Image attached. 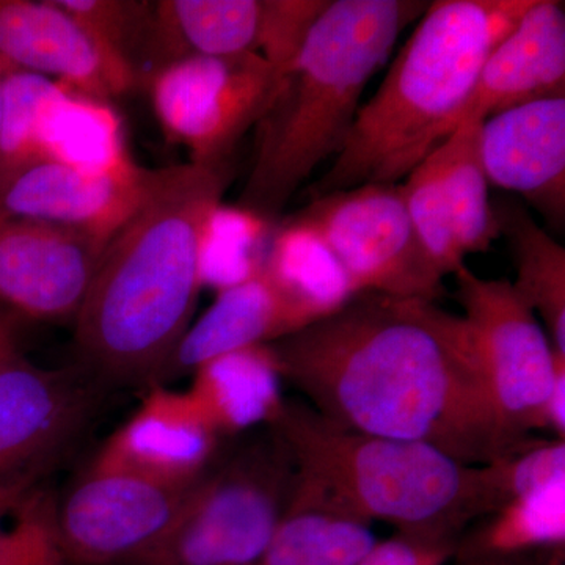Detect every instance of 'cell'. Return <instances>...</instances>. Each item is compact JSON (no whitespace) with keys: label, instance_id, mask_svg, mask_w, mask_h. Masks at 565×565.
I'll list each match as a JSON object with an SVG mask.
<instances>
[{"label":"cell","instance_id":"ba28073f","mask_svg":"<svg viewBox=\"0 0 565 565\" xmlns=\"http://www.w3.org/2000/svg\"><path fill=\"white\" fill-rule=\"evenodd\" d=\"M285 77L259 54L189 57L156 71L147 82L163 136L195 166L233 163L234 150L258 125Z\"/></svg>","mask_w":565,"mask_h":565},{"label":"cell","instance_id":"83f0119b","mask_svg":"<svg viewBox=\"0 0 565 565\" xmlns=\"http://www.w3.org/2000/svg\"><path fill=\"white\" fill-rule=\"evenodd\" d=\"M269 222L243 210L218 206L204 244L203 278L217 292L263 269L269 250Z\"/></svg>","mask_w":565,"mask_h":565},{"label":"cell","instance_id":"ac0fdd59","mask_svg":"<svg viewBox=\"0 0 565 565\" xmlns=\"http://www.w3.org/2000/svg\"><path fill=\"white\" fill-rule=\"evenodd\" d=\"M322 319L274 277L266 266L247 280L217 292L214 302L174 349L162 382L239 349L269 345Z\"/></svg>","mask_w":565,"mask_h":565},{"label":"cell","instance_id":"4dcf8cb0","mask_svg":"<svg viewBox=\"0 0 565 565\" xmlns=\"http://www.w3.org/2000/svg\"><path fill=\"white\" fill-rule=\"evenodd\" d=\"M92 35L120 55L136 74L140 68L151 21V2L140 0H57Z\"/></svg>","mask_w":565,"mask_h":565},{"label":"cell","instance_id":"836d02e7","mask_svg":"<svg viewBox=\"0 0 565 565\" xmlns=\"http://www.w3.org/2000/svg\"><path fill=\"white\" fill-rule=\"evenodd\" d=\"M456 546V539L396 533L375 542L353 565H446L455 557Z\"/></svg>","mask_w":565,"mask_h":565},{"label":"cell","instance_id":"d6a6232c","mask_svg":"<svg viewBox=\"0 0 565 565\" xmlns=\"http://www.w3.org/2000/svg\"><path fill=\"white\" fill-rule=\"evenodd\" d=\"M330 0H264L259 52L282 77L302 51L311 29Z\"/></svg>","mask_w":565,"mask_h":565},{"label":"cell","instance_id":"4316f807","mask_svg":"<svg viewBox=\"0 0 565 565\" xmlns=\"http://www.w3.org/2000/svg\"><path fill=\"white\" fill-rule=\"evenodd\" d=\"M62 84L10 68L0 115V193L14 178L41 161V122Z\"/></svg>","mask_w":565,"mask_h":565},{"label":"cell","instance_id":"cb8c5ba5","mask_svg":"<svg viewBox=\"0 0 565 565\" xmlns=\"http://www.w3.org/2000/svg\"><path fill=\"white\" fill-rule=\"evenodd\" d=\"M481 122H462L435 148L441 162L457 247L463 258L470 253L489 250L500 236L489 199L490 184L479 156Z\"/></svg>","mask_w":565,"mask_h":565},{"label":"cell","instance_id":"d4e9b609","mask_svg":"<svg viewBox=\"0 0 565 565\" xmlns=\"http://www.w3.org/2000/svg\"><path fill=\"white\" fill-rule=\"evenodd\" d=\"M375 542L366 523L289 504L269 544L247 565H353Z\"/></svg>","mask_w":565,"mask_h":565},{"label":"cell","instance_id":"603a6c76","mask_svg":"<svg viewBox=\"0 0 565 565\" xmlns=\"http://www.w3.org/2000/svg\"><path fill=\"white\" fill-rule=\"evenodd\" d=\"M565 482L515 498L486 515L473 533L457 541L456 559L522 556L539 548L564 552Z\"/></svg>","mask_w":565,"mask_h":565},{"label":"cell","instance_id":"277c9868","mask_svg":"<svg viewBox=\"0 0 565 565\" xmlns=\"http://www.w3.org/2000/svg\"><path fill=\"white\" fill-rule=\"evenodd\" d=\"M270 427L296 467L289 504L456 541L501 505L487 463L460 462L435 446L345 429L294 401Z\"/></svg>","mask_w":565,"mask_h":565},{"label":"cell","instance_id":"8d00e7d4","mask_svg":"<svg viewBox=\"0 0 565 565\" xmlns=\"http://www.w3.org/2000/svg\"><path fill=\"white\" fill-rule=\"evenodd\" d=\"M457 565H530L523 563L522 556L476 557V559L457 561Z\"/></svg>","mask_w":565,"mask_h":565},{"label":"cell","instance_id":"e0dca14e","mask_svg":"<svg viewBox=\"0 0 565 565\" xmlns=\"http://www.w3.org/2000/svg\"><path fill=\"white\" fill-rule=\"evenodd\" d=\"M553 98H565L564 3L533 0L522 20L490 52L456 128Z\"/></svg>","mask_w":565,"mask_h":565},{"label":"cell","instance_id":"5b68a950","mask_svg":"<svg viewBox=\"0 0 565 565\" xmlns=\"http://www.w3.org/2000/svg\"><path fill=\"white\" fill-rule=\"evenodd\" d=\"M427 6L419 0H330L256 125L255 158L239 207L273 221L316 167L340 152L367 82Z\"/></svg>","mask_w":565,"mask_h":565},{"label":"cell","instance_id":"7a4b0ae2","mask_svg":"<svg viewBox=\"0 0 565 565\" xmlns=\"http://www.w3.org/2000/svg\"><path fill=\"white\" fill-rule=\"evenodd\" d=\"M233 163H184L107 245L76 321L82 362L96 377L161 384L193 322L204 288L203 256L212 215Z\"/></svg>","mask_w":565,"mask_h":565},{"label":"cell","instance_id":"8fae6325","mask_svg":"<svg viewBox=\"0 0 565 565\" xmlns=\"http://www.w3.org/2000/svg\"><path fill=\"white\" fill-rule=\"evenodd\" d=\"M174 169H145L137 162L109 170L39 163L0 193V217L57 223L110 244L172 180Z\"/></svg>","mask_w":565,"mask_h":565},{"label":"cell","instance_id":"4fadbf2b","mask_svg":"<svg viewBox=\"0 0 565 565\" xmlns=\"http://www.w3.org/2000/svg\"><path fill=\"white\" fill-rule=\"evenodd\" d=\"M0 61L104 102L139 88L128 63L57 0H0Z\"/></svg>","mask_w":565,"mask_h":565},{"label":"cell","instance_id":"74e56055","mask_svg":"<svg viewBox=\"0 0 565 565\" xmlns=\"http://www.w3.org/2000/svg\"><path fill=\"white\" fill-rule=\"evenodd\" d=\"M7 70H9V66H7L6 63L0 61V115H2L3 87H6Z\"/></svg>","mask_w":565,"mask_h":565},{"label":"cell","instance_id":"9c48e42d","mask_svg":"<svg viewBox=\"0 0 565 565\" xmlns=\"http://www.w3.org/2000/svg\"><path fill=\"white\" fill-rule=\"evenodd\" d=\"M192 486L163 484L93 459L51 511L52 537L62 563H136L172 526Z\"/></svg>","mask_w":565,"mask_h":565},{"label":"cell","instance_id":"d590c367","mask_svg":"<svg viewBox=\"0 0 565 565\" xmlns=\"http://www.w3.org/2000/svg\"><path fill=\"white\" fill-rule=\"evenodd\" d=\"M17 345V316L0 308V355Z\"/></svg>","mask_w":565,"mask_h":565},{"label":"cell","instance_id":"5bb4252c","mask_svg":"<svg viewBox=\"0 0 565 565\" xmlns=\"http://www.w3.org/2000/svg\"><path fill=\"white\" fill-rule=\"evenodd\" d=\"M92 394L77 374L29 362L17 345L0 355V484L32 468L79 429Z\"/></svg>","mask_w":565,"mask_h":565},{"label":"cell","instance_id":"484cf974","mask_svg":"<svg viewBox=\"0 0 565 565\" xmlns=\"http://www.w3.org/2000/svg\"><path fill=\"white\" fill-rule=\"evenodd\" d=\"M264 266L321 318L340 310L356 294L329 248L292 217L273 232Z\"/></svg>","mask_w":565,"mask_h":565},{"label":"cell","instance_id":"30bf717a","mask_svg":"<svg viewBox=\"0 0 565 565\" xmlns=\"http://www.w3.org/2000/svg\"><path fill=\"white\" fill-rule=\"evenodd\" d=\"M452 275L493 403L516 437L530 438L544 429L557 359L565 355L512 281L479 277L467 264Z\"/></svg>","mask_w":565,"mask_h":565},{"label":"cell","instance_id":"8992f818","mask_svg":"<svg viewBox=\"0 0 565 565\" xmlns=\"http://www.w3.org/2000/svg\"><path fill=\"white\" fill-rule=\"evenodd\" d=\"M218 452L161 541L131 565H247L288 511L296 467L274 427Z\"/></svg>","mask_w":565,"mask_h":565},{"label":"cell","instance_id":"9a60e30c","mask_svg":"<svg viewBox=\"0 0 565 565\" xmlns=\"http://www.w3.org/2000/svg\"><path fill=\"white\" fill-rule=\"evenodd\" d=\"M489 184L522 195L556 230L565 221V98L500 111L481 122Z\"/></svg>","mask_w":565,"mask_h":565},{"label":"cell","instance_id":"1f68e13d","mask_svg":"<svg viewBox=\"0 0 565 565\" xmlns=\"http://www.w3.org/2000/svg\"><path fill=\"white\" fill-rule=\"evenodd\" d=\"M501 505L565 482V440H533L487 463Z\"/></svg>","mask_w":565,"mask_h":565},{"label":"cell","instance_id":"52a82bcc","mask_svg":"<svg viewBox=\"0 0 565 565\" xmlns=\"http://www.w3.org/2000/svg\"><path fill=\"white\" fill-rule=\"evenodd\" d=\"M343 267L353 291L435 302L444 275L416 236L403 184L375 182L316 196L292 215Z\"/></svg>","mask_w":565,"mask_h":565},{"label":"cell","instance_id":"6da1fadb","mask_svg":"<svg viewBox=\"0 0 565 565\" xmlns=\"http://www.w3.org/2000/svg\"><path fill=\"white\" fill-rule=\"evenodd\" d=\"M269 345L282 382L345 429L419 441L470 465L531 440L501 418L462 316L430 300L359 292Z\"/></svg>","mask_w":565,"mask_h":565},{"label":"cell","instance_id":"ffe728a7","mask_svg":"<svg viewBox=\"0 0 565 565\" xmlns=\"http://www.w3.org/2000/svg\"><path fill=\"white\" fill-rule=\"evenodd\" d=\"M282 379L270 345L239 349L192 371L191 394L223 440L270 426L280 415Z\"/></svg>","mask_w":565,"mask_h":565},{"label":"cell","instance_id":"3957f363","mask_svg":"<svg viewBox=\"0 0 565 565\" xmlns=\"http://www.w3.org/2000/svg\"><path fill=\"white\" fill-rule=\"evenodd\" d=\"M533 0L430 2L381 87L360 107L311 195L407 178L456 128L479 73Z\"/></svg>","mask_w":565,"mask_h":565},{"label":"cell","instance_id":"d6986e66","mask_svg":"<svg viewBox=\"0 0 565 565\" xmlns=\"http://www.w3.org/2000/svg\"><path fill=\"white\" fill-rule=\"evenodd\" d=\"M264 0H156L140 85L156 71L189 57L258 54Z\"/></svg>","mask_w":565,"mask_h":565},{"label":"cell","instance_id":"44dd1931","mask_svg":"<svg viewBox=\"0 0 565 565\" xmlns=\"http://www.w3.org/2000/svg\"><path fill=\"white\" fill-rule=\"evenodd\" d=\"M493 212L514 258L512 286L541 316L553 349L565 355V248L515 200H503Z\"/></svg>","mask_w":565,"mask_h":565},{"label":"cell","instance_id":"7402d4cb","mask_svg":"<svg viewBox=\"0 0 565 565\" xmlns=\"http://www.w3.org/2000/svg\"><path fill=\"white\" fill-rule=\"evenodd\" d=\"M40 148L43 162L82 169L109 170L136 162L126 147L121 117L111 103L65 85L44 114Z\"/></svg>","mask_w":565,"mask_h":565},{"label":"cell","instance_id":"7c38bea8","mask_svg":"<svg viewBox=\"0 0 565 565\" xmlns=\"http://www.w3.org/2000/svg\"><path fill=\"white\" fill-rule=\"evenodd\" d=\"M107 245L57 223L0 217V305L35 321L76 318Z\"/></svg>","mask_w":565,"mask_h":565},{"label":"cell","instance_id":"f546056e","mask_svg":"<svg viewBox=\"0 0 565 565\" xmlns=\"http://www.w3.org/2000/svg\"><path fill=\"white\" fill-rule=\"evenodd\" d=\"M31 476L0 484V565H65L55 548L51 511L25 503L13 525L6 520L31 494Z\"/></svg>","mask_w":565,"mask_h":565},{"label":"cell","instance_id":"2e32d148","mask_svg":"<svg viewBox=\"0 0 565 565\" xmlns=\"http://www.w3.org/2000/svg\"><path fill=\"white\" fill-rule=\"evenodd\" d=\"M222 444L188 390L156 384L95 459L163 484L189 487L211 467Z\"/></svg>","mask_w":565,"mask_h":565},{"label":"cell","instance_id":"f1b7e54d","mask_svg":"<svg viewBox=\"0 0 565 565\" xmlns=\"http://www.w3.org/2000/svg\"><path fill=\"white\" fill-rule=\"evenodd\" d=\"M405 206L416 236L430 262L444 275L455 274L465 264L457 247L451 211L446 200L444 173L438 152L427 154L407 174L403 184Z\"/></svg>","mask_w":565,"mask_h":565},{"label":"cell","instance_id":"e575fe53","mask_svg":"<svg viewBox=\"0 0 565 565\" xmlns=\"http://www.w3.org/2000/svg\"><path fill=\"white\" fill-rule=\"evenodd\" d=\"M544 429L565 440V356L557 359L555 382L545 408Z\"/></svg>","mask_w":565,"mask_h":565}]
</instances>
